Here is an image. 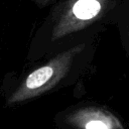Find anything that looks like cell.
<instances>
[{
    "label": "cell",
    "instance_id": "4",
    "mask_svg": "<svg viewBox=\"0 0 129 129\" xmlns=\"http://www.w3.org/2000/svg\"><path fill=\"white\" fill-rule=\"evenodd\" d=\"M32 1H34L38 6H40V7H42V6H45V5H47V4H49L52 0H32Z\"/></svg>",
    "mask_w": 129,
    "mask_h": 129
},
{
    "label": "cell",
    "instance_id": "1",
    "mask_svg": "<svg viewBox=\"0 0 129 129\" xmlns=\"http://www.w3.org/2000/svg\"><path fill=\"white\" fill-rule=\"evenodd\" d=\"M82 48L83 45H78L57 54L19 81L13 79L9 74L6 75L1 85L5 107L18 105L53 87L68 73L73 59Z\"/></svg>",
    "mask_w": 129,
    "mask_h": 129
},
{
    "label": "cell",
    "instance_id": "2",
    "mask_svg": "<svg viewBox=\"0 0 129 129\" xmlns=\"http://www.w3.org/2000/svg\"><path fill=\"white\" fill-rule=\"evenodd\" d=\"M108 0H69L59 12L51 31V40L83 29L104 11Z\"/></svg>",
    "mask_w": 129,
    "mask_h": 129
},
{
    "label": "cell",
    "instance_id": "3",
    "mask_svg": "<svg viewBox=\"0 0 129 129\" xmlns=\"http://www.w3.org/2000/svg\"><path fill=\"white\" fill-rule=\"evenodd\" d=\"M86 129H108L106 124L100 120H92L87 123Z\"/></svg>",
    "mask_w": 129,
    "mask_h": 129
}]
</instances>
